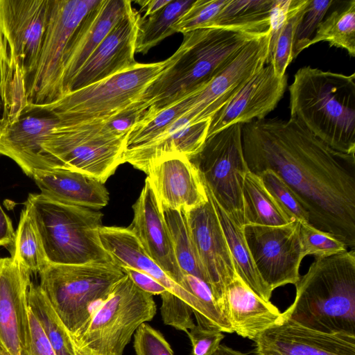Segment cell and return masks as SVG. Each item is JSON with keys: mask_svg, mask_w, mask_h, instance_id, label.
Wrapping results in <instances>:
<instances>
[{"mask_svg": "<svg viewBox=\"0 0 355 355\" xmlns=\"http://www.w3.org/2000/svg\"><path fill=\"white\" fill-rule=\"evenodd\" d=\"M15 240V232L10 218L0 205V246L6 248L11 253Z\"/></svg>", "mask_w": 355, "mask_h": 355, "instance_id": "cell-48", "label": "cell"}, {"mask_svg": "<svg viewBox=\"0 0 355 355\" xmlns=\"http://www.w3.org/2000/svg\"><path fill=\"white\" fill-rule=\"evenodd\" d=\"M10 255L31 273H40L49 264L35 224L25 207L21 211Z\"/></svg>", "mask_w": 355, "mask_h": 355, "instance_id": "cell-37", "label": "cell"}, {"mask_svg": "<svg viewBox=\"0 0 355 355\" xmlns=\"http://www.w3.org/2000/svg\"><path fill=\"white\" fill-rule=\"evenodd\" d=\"M161 206L168 229L177 262L183 274L195 276L209 285V280L198 256L184 212Z\"/></svg>", "mask_w": 355, "mask_h": 355, "instance_id": "cell-32", "label": "cell"}, {"mask_svg": "<svg viewBox=\"0 0 355 355\" xmlns=\"http://www.w3.org/2000/svg\"><path fill=\"white\" fill-rule=\"evenodd\" d=\"M156 311L153 295L125 275L72 339L76 345L87 347L98 355H123L138 327L151 320Z\"/></svg>", "mask_w": 355, "mask_h": 355, "instance_id": "cell-9", "label": "cell"}, {"mask_svg": "<svg viewBox=\"0 0 355 355\" xmlns=\"http://www.w3.org/2000/svg\"><path fill=\"white\" fill-rule=\"evenodd\" d=\"M30 334L24 355H56L40 322L29 310Z\"/></svg>", "mask_w": 355, "mask_h": 355, "instance_id": "cell-46", "label": "cell"}, {"mask_svg": "<svg viewBox=\"0 0 355 355\" xmlns=\"http://www.w3.org/2000/svg\"><path fill=\"white\" fill-rule=\"evenodd\" d=\"M290 114L331 148L355 154V73L309 66L289 86Z\"/></svg>", "mask_w": 355, "mask_h": 355, "instance_id": "cell-4", "label": "cell"}, {"mask_svg": "<svg viewBox=\"0 0 355 355\" xmlns=\"http://www.w3.org/2000/svg\"><path fill=\"white\" fill-rule=\"evenodd\" d=\"M132 209L134 217L128 228L151 259L181 286L183 273L176 260L161 206L147 178Z\"/></svg>", "mask_w": 355, "mask_h": 355, "instance_id": "cell-23", "label": "cell"}, {"mask_svg": "<svg viewBox=\"0 0 355 355\" xmlns=\"http://www.w3.org/2000/svg\"><path fill=\"white\" fill-rule=\"evenodd\" d=\"M241 127L235 123L207 137L189 159L212 198L244 225L242 189L250 170L243 154Z\"/></svg>", "mask_w": 355, "mask_h": 355, "instance_id": "cell-11", "label": "cell"}, {"mask_svg": "<svg viewBox=\"0 0 355 355\" xmlns=\"http://www.w3.org/2000/svg\"><path fill=\"white\" fill-rule=\"evenodd\" d=\"M160 295L161 315L165 324L186 333L196 325L191 316L193 309L185 301L169 291Z\"/></svg>", "mask_w": 355, "mask_h": 355, "instance_id": "cell-42", "label": "cell"}, {"mask_svg": "<svg viewBox=\"0 0 355 355\" xmlns=\"http://www.w3.org/2000/svg\"><path fill=\"white\" fill-rule=\"evenodd\" d=\"M32 178L41 193L64 203L98 209L109 202L103 183L78 171L55 168L37 171Z\"/></svg>", "mask_w": 355, "mask_h": 355, "instance_id": "cell-26", "label": "cell"}, {"mask_svg": "<svg viewBox=\"0 0 355 355\" xmlns=\"http://www.w3.org/2000/svg\"><path fill=\"white\" fill-rule=\"evenodd\" d=\"M265 187L286 214L292 220L300 223H309V215L292 189L270 169L257 174Z\"/></svg>", "mask_w": 355, "mask_h": 355, "instance_id": "cell-38", "label": "cell"}, {"mask_svg": "<svg viewBox=\"0 0 355 355\" xmlns=\"http://www.w3.org/2000/svg\"><path fill=\"white\" fill-rule=\"evenodd\" d=\"M103 248L119 267L133 268L151 276L167 291L185 301L193 309L197 324L232 334L228 320L218 315L193 295L171 279L147 254L128 227L102 226L98 232Z\"/></svg>", "mask_w": 355, "mask_h": 355, "instance_id": "cell-14", "label": "cell"}, {"mask_svg": "<svg viewBox=\"0 0 355 355\" xmlns=\"http://www.w3.org/2000/svg\"><path fill=\"white\" fill-rule=\"evenodd\" d=\"M140 17L130 6L83 64L67 93L124 71L138 63L135 55Z\"/></svg>", "mask_w": 355, "mask_h": 355, "instance_id": "cell-19", "label": "cell"}, {"mask_svg": "<svg viewBox=\"0 0 355 355\" xmlns=\"http://www.w3.org/2000/svg\"><path fill=\"white\" fill-rule=\"evenodd\" d=\"M24 207L32 217L49 263H114L99 238L103 214L30 193Z\"/></svg>", "mask_w": 355, "mask_h": 355, "instance_id": "cell-6", "label": "cell"}, {"mask_svg": "<svg viewBox=\"0 0 355 355\" xmlns=\"http://www.w3.org/2000/svg\"><path fill=\"white\" fill-rule=\"evenodd\" d=\"M146 174L160 205L186 212L208 200L197 170L185 155L162 157Z\"/></svg>", "mask_w": 355, "mask_h": 355, "instance_id": "cell-22", "label": "cell"}, {"mask_svg": "<svg viewBox=\"0 0 355 355\" xmlns=\"http://www.w3.org/2000/svg\"><path fill=\"white\" fill-rule=\"evenodd\" d=\"M126 139L112 135L99 121H58L42 147L54 168L78 171L104 184L123 164Z\"/></svg>", "mask_w": 355, "mask_h": 355, "instance_id": "cell-10", "label": "cell"}, {"mask_svg": "<svg viewBox=\"0 0 355 355\" xmlns=\"http://www.w3.org/2000/svg\"><path fill=\"white\" fill-rule=\"evenodd\" d=\"M29 308L40 322L56 355H76L71 336L55 313L39 285L31 282Z\"/></svg>", "mask_w": 355, "mask_h": 355, "instance_id": "cell-34", "label": "cell"}, {"mask_svg": "<svg viewBox=\"0 0 355 355\" xmlns=\"http://www.w3.org/2000/svg\"><path fill=\"white\" fill-rule=\"evenodd\" d=\"M281 315L324 333L355 335V250L315 258Z\"/></svg>", "mask_w": 355, "mask_h": 355, "instance_id": "cell-5", "label": "cell"}, {"mask_svg": "<svg viewBox=\"0 0 355 355\" xmlns=\"http://www.w3.org/2000/svg\"><path fill=\"white\" fill-rule=\"evenodd\" d=\"M243 234L256 268L272 291L297 283L304 257L298 221L278 226L247 224Z\"/></svg>", "mask_w": 355, "mask_h": 355, "instance_id": "cell-13", "label": "cell"}, {"mask_svg": "<svg viewBox=\"0 0 355 355\" xmlns=\"http://www.w3.org/2000/svg\"><path fill=\"white\" fill-rule=\"evenodd\" d=\"M228 0H194L191 6L173 24L175 33H186L209 28Z\"/></svg>", "mask_w": 355, "mask_h": 355, "instance_id": "cell-41", "label": "cell"}, {"mask_svg": "<svg viewBox=\"0 0 355 355\" xmlns=\"http://www.w3.org/2000/svg\"><path fill=\"white\" fill-rule=\"evenodd\" d=\"M213 355H246L243 352L232 349L225 345H220Z\"/></svg>", "mask_w": 355, "mask_h": 355, "instance_id": "cell-50", "label": "cell"}, {"mask_svg": "<svg viewBox=\"0 0 355 355\" xmlns=\"http://www.w3.org/2000/svg\"><path fill=\"white\" fill-rule=\"evenodd\" d=\"M229 320L234 333L254 340L279 319L281 312L258 296L236 275L226 288Z\"/></svg>", "mask_w": 355, "mask_h": 355, "instance_id": "cell-27", "label": "cell"}, {"mask_svg": "<svg viewBox=\"0 0 355 355\" xmlns=\"http://www.w3.org/2000/svg\"><path fill=\"white\" fill-rule=\"evenodd\" d=\"M171 0H147V1H137V3L141 6V10L145 11L143 17H148L168 4Z\"/></svg>", "mask_w": 355, "mask_h": 355, "instance_id": "cell-49", "label": "cell"}, {"mask_svg": "<svg viewBox=\"0 0 355 355\" xmlns=\"http://www.w3.org/2000/svg\"><path fill=\"white\" fill-rule=\"evenodd\" d=\"M149 106L137 100L107 119L99 121L103 128L118 137H127L132 128L145 116Z\"/></svg>", "mask_w": 355, "mask_h": 355, "instance_id": "cell-43", "label": "cell"}, {"mask_svg": "<svg viewBox=\"0 0 355 355\" xmlns=\"http://www.w3.org/2000/svg\"><path fill=\"white\" fill-rule=\"evenodd\" d=\"M75 345V354L76 355H98L93 350L87 347H79Z\"/></svg>", "mask_w": 355, "mask_h": 355, "instance_id": "cell-51", "label": "cell"}, {"mask_svg": "<svg viewBox=\"0 0 355 355\" xmlns=\"http://www.w3.org/2000/svg\"><path fill=\"white\" fill-rule=\"evenodd\" d=\"M331 0H309L297 25L293 46V58L310 46L318 26L334 3Z\"/></svg>", "mask_w": 355, "mask_h": 355, "instance_id": "cell-40", "label": "cell"}, {"mask_svg": "<svg viewBox=\"0 0 355 355\" xmlns=\"http://www.w3.org/2000/svg\"><path fill=\"white\" fill-rule=\"evenodd\" d=\"M274 0H228L209 28L231 27L263 33L270 29Z\"/></svg>", "mask_w": 355, "mask_h": 355, "instance_id": "cell-31", "label": "cell"}, {"mask_svg": "<svg viewBox=\"0 0 355 355\" xmlns=\"http://www.w3.org/2000/svg\"><path fill=\"white\" fill-rule=\"evenodd\" d=\"M133 346L136 355H174L162 334L146 322L134 334Z\"/></svg>", "mask_w": 355, "mask_h": 355, "instance_id": "cell-44", "label": "cell"}, {"mask_svg": "<svg viewBox=\"0 0 355 355\" xmlns=\"http://www.w3.org/2000/svg\"><path fill=\"white\" fill-rule=\"evenodd\" d=\"M39 275L40 288L72 338L125 275L114 263H49Z\"/></svg>", "mask_w": 355, "mask_h": 355, "instance_id": "cell-7", "label": "cell"}, {"mask_svg": "<svg viewBox=\"0 0 355 355\" xmlns=\"http://www.w3.org/2000/svg\"><path fill=\"white\" fill-rule=\"evenodd\" d=\"M241 131L250 171H274L297 196L310 225L354 250V155L331 148L291 118L252 121Z\"/></svg>", "mask_w": 355, "mask_h": 355, "instance_id": "cell-1", "label": "cell"}, {"mask_svg": "<svg viewBox=\"0 0 355 355\" xmlns=\"http://www.w3.org/2000/svg\"><path fill=\"white\" fill-rule=\"evenodd\" d=\"M223 333L196 324L187 332L192 347V355H213L225 336Z\"/></svg>", "mask_w": 355, "mask_h": 355, "instance_id": "cell-45", "label": "cell"}, {"mask_svg": "<svg viewBox=\"0 0 355 355\" xmlns=\"http://www.w3.org/2000/svg\"><path fill=\"white\" fill-rule=\"evenodd\" d=\"M198 90L155 113L146 114L128 135L126 148L146 143L164 132L189 110Z\"/></svg>", "mask_w": 355, "mask_h": 355, "instance_id": "cell-36", "label": "cell"}, {"mask_svg": "<svg viewBox=\"0 0 355 355\" xmlns=\"http://www.w3.org/2000/svg\"><path fill=\"white\" fill-rule=\"evenodd\" d=\"M265 33L212 27L183 34L180 46L139 99L149 106L146 114L155 113L205 86L248 43Z\"/></svg>", "mask_w": 355, "mask_h": 355, "instance_id": "cell-2", "label": "cell"}, {"mask_svg": "<svg viewBox=\"0 0 355 355\" xmlns=\"http://www.w3.org/2000/svg\"><path fill=\"white\" fill-rule=\"evenodd\" d=\"M2 110H3V104H2V101H1V99L0 97V116L1 115Z\"/></svg>", "mask_w": 355, "mask_h": 355, "instance_id": "cell-52", "label": "cell"}, {"mask_svg": "<svg viewBox=\"0 0 355 355\" xmlns=\"http://www.w3.org/2000/svg\"><path fill=\"white\" fill-rule=\"evenodd\" d=\"M300 236L304 257L322 258L347 251L346 245L336 236L309 223H300Z\"/></svg>", "mask_w": 355, "mask_h": 355, "instance_id": "cell-39", "label": "cell"}, {"mask_svg": "<svg viewBox=\"0 0 355 355\" xmlns=\"http://www.w3.org/2000/svg\"><path fill=\"white\" fill-rule=\"evenodd\" d=\"M254 341L255 355H355V335L321 332L281 315Z\"/></svg>", "mask_w": 355, "mask_h": 355, "instance_id": "cell-18", "label": "cell"}, {"mask_svg": "<svg viewBox=\"0 0 355 355\" xmlns=\"http://www.w3.org/2000/svg\"><path fill=\"white\" fill-rule=\"evenodd\" d=\"M194 0H171L161 10L148 17L141 16L136 40V53L146 54L166 37L175 33L173 24Z\"/></svg>", "mask_w": 355, "mask_h": 355, "instance_id": "cell-33", "label": "cell"}, {"mask_svg": "<svg viewBox=\"0 0 355 355\" xmlns=\"http://www.w3.org/2000/svg\"><path fill=\"white\" fill-rule=\"evenodd\" d=\"M328 42L331 46L341 48L355 56V1L324 17L318 26L310 46Z\"/></svg>", "mask_w": 355, "mask_h": 355, "instance_id": "cell-35", "label": "cell"}, {"mask_svg": "<svg viewBox=\"0 0 355 355\" xmlns=\"http://www.w3.org/2000/svg\"><path fill=\"white\" fill-rule=\"evenodd\" d=\"M270 29L248 43L232 62L198 90L188 111L192 123L211 120L266 64Z\"/></svg>", "mask_w": 355, "mask_h": 355, "instance_id": "cell-16", "label": "cell"}, {"mask_svg": "<svg viewBox=\"0 0 355 355\" xmlns=\"http://www.w3.org/2000/svg\"><path fill=\"white\" fill-rule=\"evenodd\" d=\"M31 274L12 257H0V355H24L26 351Z\"/></svg>", "mask_w": 355, "mask_h": 355, "instance_id": "cell-17", "label": "cell"}, {"mask_svg": "<svg viewBox=\"0 0 355 355\" xmlns=\"http://www.w3.org/2000/svg\"><path fill=\"white\" fill-rule=\"evenodd\" d=\"M244 225L278 226L292 220L268 192L259 175L248 171L242 189Z\"/></svg>", "mask_w": 355, "mask_h": 355, "instance_id": "cell-30", "label": "cell"}, {"mask_svg": "<svg viewBox=\"0 0 355 355\" xmlns=\"http://www.w3.org/2000/svg\"><path fill=\"white\" fill-rule=\"evenodd\" d=\"M191 121L187 112L155 139L126 148L123 162L146 173L153 162L165 156L179 154L189 158L194 155L207 139L210 119Z\"/></svg>", "mask_w": 355, "mask_h": 355, "instance_id": "cell-25", "label": "cell"}, {"mask_svg": "<svg viewBox=\"0 0 355 355\" xmlns=\"http://www.w3.org/2000/svg\"><path fill=\"white\" fill-rule=\"evenodd\" d=\"M287 77H278L271 64H266L211 119L207 137L235 123L265 119L283 97Z\"/></svg>", "mask_w": 355, "mask_h": 355, "instance_id": "cell-21", "label": "cell"}, {"mask_svg": "<svg viewBox=\"0 0 355 355\" xmlns=\"http://www.w3.org/2000/svg\"><path fill=\"white\" fill-rule=\"evenodd\" d=\"M131 3L129 0H98L78 24L64 55L62 96L67 92L83 64L132 6Z\"/></svg>", "mask_w": 355, "mask_h": 355, "instance_id": "cell-24", "label": "cell"}, {"mask_svg": "<svg viewBox=\"0 0 355 355\" xmlns=\"http://www.w3.org/2000/svg\"><path fill=\"white\" fill-rule=\"evenodd\" d=\"M98 1L51 0L43 42L28 88V106L47 105L62 96V74L67 46L78 24Z\"/></svg>", "mask_w": 355, "mask_h": 355, "instance_id": "cell-12", "label": "cell"}, {"mask_svg": "<svg viewBox=\"0 0 355 355\" xmlns=\"http://www.w3.org/2000/svg\"><path fill=\"white\" fill-rule=\"evenodd\" d=\"M168 59L137 63L134 67L80 89L44 105L28 106L50 112L60 123L97 121L109 118L139 99L162 73Z\"/></svg>", "mask_w": 355, "mask_h": 355, "instance_id": "cell-8", "label": "cell"}, {"mask_svg": "<svg viewBox=\"0 0 355 355\" xmlns=\"http://www.w3.org/2000/svg\"><path fill=\"white\" fill-rule=\"evenodd\" d=\"M120 268L140 289L152 295H161L167 291L160 283L145 272L128 267Z\"/></svg>", "mask_w": 355, "mask_h": 355, "instance_id": "cell-47", "label": "cell"}, {"mask_svg": "<svg viewBox=\"0 0 355 355\" xmlns=\"http://www.w3.org/2000/svg\"><path fill=\"white\" fill-rule=\"evenodd\" d=\"M309 0H274L270 15V37L266 64L278 77L285 76L294 59L293 46L297 25Z\"/></svg>", "mask_w": 355, "mask_h": 355, "instance_id": "cell-28", "label": "cell"}, {"mask_svg": "<svg viewBox=\"0 0 355 355\" xmlns=\"http://www.w3.org/2000/svg\"><path fill=\"white\" fill-rule=\"evenodd\" d=\"M205 191L214 205L236 274L258 296L269 302L272 291L263 282L256 268L245 239L243 225L236 221Z\"/></svg>", "mask_w": 355, "mask_h": 355, "instance_id": "cell-29", "label": "cell"}, {"mask_svg": "<svg viewBox=\"0 0 355 355\" xmlns=\"http://www.w3.org/2000/svg\"><path fill=\"white\" fill-rule=\"evenodd\" d=\"M58 123L50 112L29 108L16 121L0 123V155L12 159L28 176L54 168L42 145Z\"/></svg>", "mask_w": 355, "mask_h": 355, "instance_id": "cell-20", "label": "cell"}, {"mask_svg": "<svg viewBox=\"0 0 355 355\" xmlns=\"http://www.w3.org/2000/svg\"><path fill=\"white\" fill-rule=\"evenodd\" d=\"M184 214L209 287L218 306L229 319L226 288L237 274L214 205L208 197L206 202Z\"/></svg>", "mask_w": 355, "mask_h": 355, "instance_id": "cell-15", "label": "cell"}, {"mask_svg": "<svg viewBox=\"0 0 355 355\" xmlns=\"http://www.w3.org/2000/svg\"><path fill=\"white\" fill-rule=\"evenodd\" d=\"M51 0H0L1 123L28 106V88L46 31Z\"/></svg>", "mask_w": 355, "mask_h": 355, "instance_id": "cell-3", "label": "cell"}]
</instances>
